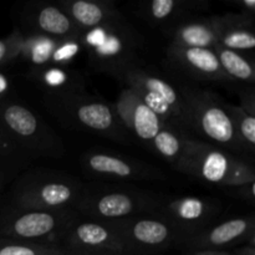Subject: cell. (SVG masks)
Segmentation results:
<instances>
[{"label":"cell","mask_w":255,"mask_h":255,"mask_svg":"<svg viewBox=\"0 0 255 255\" xmlns=\"http://www.w3.org/2000/svg\"><path fill=\"white\" fill-rule=\"evenodd\" d=\"M0 124L12 141L32 159L65 156L61 137L30 107L16 100H0Z\"/></svg>","instance_id":"cell-7"},{"label":"cell","mask_w":255,"mask_h":255,"mask_svg":"<svg viewBox=\"0 0 255 255\" xmlns=\"http://www.w3.org/2000/svg\"><path fill=\"white\" fill-rule=\"evenodd\" d=\"M241 96V105L239 107L243 109L251 116L255 117V90L253 87L243 89L239 94Z\"/></svg>","instance_id":"cell-31"},{"label":"cell","mask_w":255,"mask_h":255,"mask_svg":"<svg viewBox=\"0 0 255 255\" xmlns=\"http://www.w3.org/2000/svg\"><path fill=\"white\" fill-rule=\"evenodd\" d=\"M208 2L202 0H152L141 5V14L152 24L174 20L188 10H204Z\"/></svg>","instance_id":"cell-23"},{"label":"cell","mask_w":255,"mask_h":255,"mask_svg":"<svg viewBox=\"0 0 255 255\" xmlns=\"http://www.w3.org/2000/svg\"><path fill=\"white\" fill-rule=\"evenodd\" d=\"M80 41L95 71L106 72L119 80L136 65L141 45L138 34L125 19L82 31Z\"/></svg>","instance_id":"cell-5"},{"label":"cell","mask_w":255,"mask_h":255,"mask_svg":"<svg viewBox=\"0 0 255 255\" xmlns=\"http://www.w3.org/2000/svg\"><path fill=\"white\" fill-rule=\"evenodd\" d=\"M188 137V134L182 133L174 127L164 125L154 138L151 151L162 157L174 168L183 154Z\"/></svg>","instance_id":"cell-25"},{"label":"cell","mask_w":255,"mask_h":255,"mask_svg":"<svg viewBox=\"0 0 255 255\" xmlns=\"http://www.w3.org/2000/svg\"><path fill=\"white\" fill-rule=\"evenodd\" d=\"M45 105L64 126L109 138L124 144L133 143L114 105L86 91L45 94Z\"/></svg>","instance_id":"cell-1"},{"label":"cell","mask_w":255,"mask_h":255,"mask_svg":"<svg viewBox=\"0 0 255 255\" xmlns=\"http://www.w3.org/2000/svg\"><path fill=\"white\" fill-rule=\"evenodd\" d=\"M85 173L102 181H163L166 174L157 167L107 149H91L80 158Z\"/></svg>","instance_id":"cell-12"},{"label":"cell","mask_w":255,"mask_h":255,"mask_svg":"<svg viewBox=\"0 0 255 255\" xmlns=\"http://www.w3.org/2000/svg\"><path fill=\"white\" fill-rule=\"evenodd\" d=\"M114 107L128 133L151 151L158 132L168 124L154 114L128 87L122 90Z\"/></svg>","instance_id":"cell-16"},{"label":"cell","mask_w":255,"mask_h":255,"mask_svg":"<svg viewBox=\"0 0 255 255\" xmlns=\"http://www.w3.org/2000/svg\"><path fill=\"white\" fill-rule=\"evenodd\" d=\"M110 226L119 234L125 255H162L182 244L181 236L166 221L148 214Z\"/></svg>","instance_id":"cell-10"},{"label":"cell","mask_w":255,"mask_h":255,"mask_svg":"<svg viewBox=\"0 0 255 255\" xmlns=\"http://www.w3.org/2000/svg\"><path fill=\"white\" fill-rule=\"evenodd\" d=\"M59 5L81 31L124 20L114 2L106 0H62Z\"/></svg>","instance_id":"cell-19"},{"label":"cell","mask_w":255,"mask_h":255,"mask_svg":"<svg viewBox=\"0 0 255 255\" xmlns=\"http://www.w3.org/2000/svg\"><path fill=\"white\" fill-rule=\"evenodd\" d=\"M4 182H5V176H4V174H0V189H1Z\"/></svg>","instance_id":"cell-36"},{"label":"cell","mask_w":255,"mask_h":255,"mask_svg":"<svg viewBox=\"0 0 255 255\" xmlns=\"http://www.w3.org/2000/svg\"><path fill=\"white\" fill-rule=\"evenodd\" d=\"M218 57L222 69L232 81H241L246 84L254 85L255 69L254 64L249 59L242 55V52L226 49L216 44L212 49Z\"/></svg>","instance_id":"cell-24"},{"label":"cell","mask_w":255,"mask_h":255,"mask_svg":"<svg viewBox=\"0 0 255 255\" xmlns=\"http://www.w3.org/2000/svg\"><path fill=\"white\" fill-rule=\"evenodd\" d=\"M156 196L137 188L116 186H87L75 211L89 221L105 224L151 214Z\"/></svg>","instance_id":"cell-8"},{"label":"cell","mask_w":255,"mask_h":255,"mask_svg":"<svg viewBox=\"0 0 255 255\" xmlns=\"http://www.w3.org/2000/svg\"><path fill=\"white\" fill-rule=\"evenodd\" d=\"M80 37L55 39L44 35L24 36L17 59L31 64L35 69L46 66H65L71 64L82 49Z\"/></svg>","instance_id":"cell-15"},{"label":"cell","mask_w":255,"mask_h":255,"mask_svg":"<svg viewBox=\"0 0 255 255\" xmlns=\"http://www.w3.org/2000/svg\"><path fill=\"white\" fill-rule=\"evenodd\" d=\"M174 169L198 181L228 188L255 182L253 164L232 152L193 137L186 139V148Z\"/></svg>","instance_id":"cell-2"},{"label":"cell","mask_w":255,"mask_h":255,"mask_svg":"<svg viewBox=\"0 0 255 255\" xmlns=\"http://www.w3.org/2000/svg\"><path fill=\"white\" fill-rule=\"evenodd\" d=\"M31 161V157L12 141L11 137L7 134V132L0 124V163L1 166L14 174L20 169L26 168Z\"/></svg>","instance_id":"cell-26"},{"label":"cell","mask_w":255,"mask_h":255,"mask_svg":"<svg viewBox=\"0 0 255 255\" xmlns=\"http://www.w3.org/2000/svg\"><path fill=\"white\" fill-rule=\"evenodd\" d=\"M0 255H61L59 249L40 244L0 239Z\"/></svg>","instance_id":"cell-28"},{"label":"cell","mask_w":255,"mask_h":255,"mask_svg":"<svg viewBox=\"0 0 255 255\" xmlns=\"http://www.w3.org/2000/svg\"><path fill=\"white\" fill-rule=\"evenodd\" d=\"M227 114L231 117L238 136L243 139L244 143L254 152L255 149V117L247 114L239 106L231 104H224Z\"/></svg>","instance_id":"cell-27"},{"label":"cell","mask_w":255,"mask_h":255,"mask_svg":"<svg viewBox=\"0 0 255 255\" xmlns=\"http://www.w3.org/2000/svg\"><path fill=\"white\" fill-rule=\"evenodd\" d=\"M24 34L20 30H14L9 36L0 39V66L17 60Z\"/></svg>","instance_id":"cell-29"},{"label":"cell","mask_w":255,"mask_h":255,"mask_svg":"<svg viewBox=\"0 0 255 255\" xmlns=\"http://www.w3.org/2000/svg\"><path fill=\"white\" fill-rule=\"evenodd\" d=\"M219 211L221 206L213 198L156 196L149 216L166 221L181 236L183 244L208 228Z\"/></svg>","instance_id":"cell-11"},{"label":"cell","mask_w":255,"mask_h":255,"mask_svg":"<svg viewBox=\"0 0 255 255\" xmlns=\"http://www.w3.org/2000/svg\"><path fill=\"white\" fill-rule=\"evenodd\" d=\"M218 26L217 44L233 51H251L255 47L254 17L243 14L216 16Z\"/></svg>","instance_id":"cell-20"},{"label":"cell","mask_w":255,"mask_h":255,"mask_svg":"<svg viewBox=\"0 0 255 255\" xmlns=\"http://www.w3.org/2000/svg\"><path fill=\"white\" fill-rule=\"evenodd\" d=\"M232 4L237 5L241 10V14L254 17L255 15V1L254 0H228Z\"/></svg>","instance_id":"cell-32"},{"label":"cell","mask_w":255,"mask_h":255,"mask_svg":"<svg viewBox=\"0 0 255 255\" xmlns=\"http://www.w3.org/2000/svg\"><path fill=\"white\" fill-rule=\"evenodd\" d=\"M255 183H251V184H244V186H239V187H234L229 191V194L232 197H236V198L242 199V201L247 202V203L254 204L255 202Z\"/></svg>","instance_id":"cell-30"},{"label":"cell","mask_w":255,"mask_h":255,"mask_svg":"<svg viewBox=\"0 0 255 255\" xmlns=\"http://www.w3.org/2000/svg\"><path fill=\"white\" fill-rule=\"evenodd\" d=\"M80 218L76 211H42L10 206L0 216V239L57 248Z\"/></svg>","instance_id":"cell-6"},{"label":"cell","mask_w":255,"mask_h":255,"mask_svg":"<svg viewBox=\"0 0 255 255\" xmlns=\"http://www.w3.org/2000/svg\"><path fill=\"white\" fill-rule=\"evenodd\" d=\"M189 131L208 138L212 144L241 157L254 153L238 136L224 102L213 92L194 87H179Z\"/></svg>","instance_id":"cell-4"},{"label":"cell","mask_w":255,"mask_h":255,"mask_svg":"<svg viewBox=\"0 0 255 255\" xmlns=\"http://www.w3.org/2000/svg\"><path fill=\"white\" fill-rule=\"evenodd\" d=\"M171 44L182 47L213 49L218 41L216 16L181 22L167 30Z\"/></svg>","instance_id":"cell-21"},{"label":"cell","mask_w":255,"mask_h":255,"mask_svg":"<svg viewBox=\"0 0 255 255\" xmlns=\"http://www.w3.org/2000/svg\"><path fill=\"white\" fill-rule=\"evenodd\" d=\"M9 91V81L2 74H0V100L5 99V95Z\"/></svg>","instance_id":"cell-34"},{"label":"cell","mask_w":255,"mask_h":255,"mask_svg":"<svg viewBox=\"0 0 255 255\" xmlns=\"http://www.w3.org/2000/svg\"><path fill=\"white\" fill-rule=\"evenodd\" d=\"M187 255H233L228 252H188Z\"/></svg>","instance_id":"cell-35"},{"label":"cell","mask_w":255,"mask_h":255,"mask_svg":"<svg viewBox=\"0 0 255 255\" xmlns=\"http://www.w3.org/2000/svg\"><path fill=\"white\" fill-rule=\"evenodd\" d=\"M34 77L44 87L45 94H71L86 91L85 79L79 72L65 66L34 69Z\"/></svg>","instance_id":"cell-22"},{"label":"cell","mask_w":255,"mask_h":255,"mask_svg":"<svg viewBox=\"0 0 255 255\" xmlns=\"http://www.w3.org/2000/svg\"><path fill=\"white\" fill-rule=\"evenodd\" d=\"M241 243L255 246L254 217H237L204 229L187 239L181 248L187 252H224Z\"/></svg>","instance_id":"cell-14"},{"label":"cell","mask_w":255,"mask_h":255,"mask_svg":"<svg viewBox=\"0 0 255 255\" xmlns=\"http://www.w3.org/2000/svg\"><path fill=\"white\" fill-rule=\"evenodd\" d=\"M167 55L182 71L202 81L232 82L212 49L182 47L171 44L167 49Z\"/></svg>","instance_id":"cell-17"},{"label":"cell","mask_w":255,"mask_h":255,"mask_svg":"<svg viewBox=\"0 0 255 255\" xmlns=\"http://www.w3.org/2000/svg\"><path fill=\"white\" fill-rule=\"evenodd\" d=\"M25 22L29 25L30 34L44 35L55 39L81 36L79 29L70 15L57 4H40L29 9L25 16Z\"/></svg>","instance_id":"cell-18"},{"label":"cell","mask_w":255,"mask_h":255,"mask_svg":"<svg viewBox=\"0 0 255 255\" xmlns=\"http://www.w3.org/2000/svg\"><path fill=\"white\" fill-rule=\"evenodd\" d=\"M233 255H255V246L246 244L243 247H237L233 251Z\"/></svg>","instance_id":"cell-33"},{"label":"cell","mask_w":255,"mask_h":255,"mask_svg":"<svg viewBox=\"0 0 255 255\" xmlns=\"http://www.w3.org/2000/svg\"><path fill=\"white\" fill-rule=\"evenodd\" d=\"M120 80L166 124L182 133L188 134V122L178 87L137 65L126 70Z\"/></svg>","instance_id":"cell-9"},{"label":"cell","mask_w":255,"mask_h":255,"mask_svg":"<svg viewBox=\"0 0 255 255\" xmlns=\"http://www.w3.org/2000/svg\"><path fill=\"white\" fill-rule=\"evenodd\" d=\"M57 249L61 255H125L119 234L110 224L81 217L67 229Z\"/></svg>","instance_id":"cell-13"},{"label":"cell","mask_w":255,"mask_h":255,"mask_svg":"<svg viewBox=\"0 0 255 255\" xmlns=\"http://www.w3.org/2000/svg\"><path fill=\"white\" fill-rule=\"evenodd\" d=\"M87 184L66 173L32 169L21 174L12 189L11 206L42 211H75Z\"/></svg>","instance_id":"cell-3"}]
</instances>
